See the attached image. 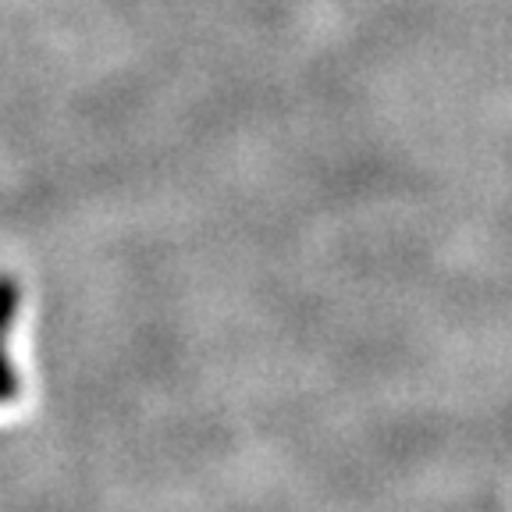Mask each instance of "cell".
Masks as SVG:
<instances>
[{
    "label": "cell",
    "instance_id": "obj_1",
    "mask_svg": "<svg viewBox=\"0 0 512 512\" xmlns=\"http://www.w3.org/2000/svg\"><path fill=\"white\" fill-rule=\"evenodd\" d=\"M18 299H22V288L11 274H0V342H8V331L15 324Z\"/></svg>",
    "mask_w": 512,
    "mask_h": 512
},
{
    "label": "cell",
    "instance_id": "obj_2",
    "mask_svg": "<svg viewBox=\"0 0 512 512\" xmlns=\"http://www.w3.org/2000/svg\"><path fill=\"white\" fill-rule=\"evenodd\" d=\"M18 388H22V384H18V374L8 360V342H0V406H4V402H15Z\"/></svg>",
    "mask_w": 512,
    "mask_h": 512
}]
</instances>
